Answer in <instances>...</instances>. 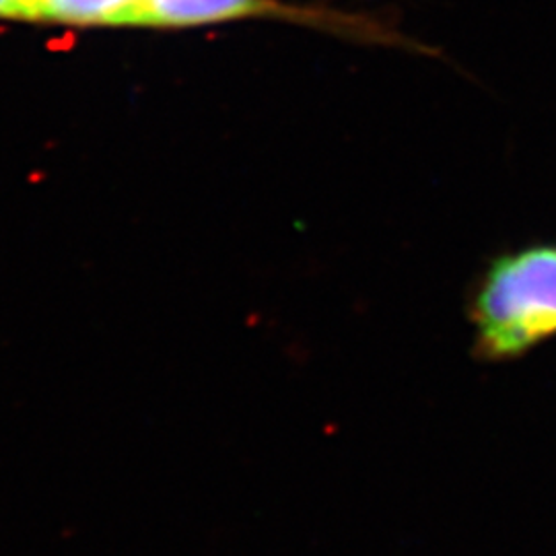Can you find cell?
Instances as JSON below:
<instances>
[{
  "label": "cell",
  "mask_w": 556,
  "mask_h": 556,
  "mask_svg": "<svg viewBox=\"0 0 556 556\" xmlns=\"http://www.w3.org/2000/svg\"><path fill=\"white\" fill-rule=\"evenodd\" d=\"M477 351L489 361L528 353L556 337V245L495 260L472 305Z\"/></svg>",
  "instance_id": "1"
},
{
  "label": "cell",
  "mask_w": 556,
  "mask_h": 556,
  "mask_svg": "<svg viewBox=\"0 0 556 556\" xmlns=\"http://www.w3.org/2000/svg\"><path fill=\"white\" fill-rule=\"evenodd\" d=\"M270 11L266 0H142L139 25H200Z\"/></svg>",
  "instance_id": "2"
},
{
  "label": "cell",
  "mask_w": 556,
  "mask_h": 556,
  "mask_svg": "<svg viewBox=\"0 0 556 556\" xmlns=\"http://www.w3.org/2000/svg\"><path fill=\"white\" fill-rule=\"evenodd\" d=\"M73 25H139L142 0H54Z\"/></svg>",
  "instance_id": "3"
},
{
  "label": "cell",
  "mask_w": 556,
  "mask_h": 556,
  "mask_svg": "<svg viewBox=\"0 0 556 556\" xmlns=\"http://www.w3.org/2000/svg\"><path fill=\"white\" fill-rule=\"evenodd\" d=\"M0 17L9 20H34L31 0H0Z\"/></svg>",
  "instance_id": "4"
}]
</instances>
